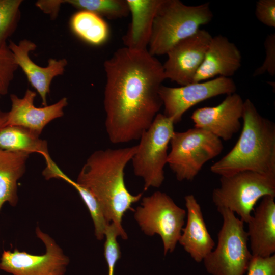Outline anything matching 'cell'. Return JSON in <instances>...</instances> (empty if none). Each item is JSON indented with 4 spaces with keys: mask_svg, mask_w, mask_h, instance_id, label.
<instances>
[{
    "mask_svg": "<svg viewBox=\"0 0 275 275\" xmlns=\"http://www.w3.org/2000/svg\"><path fill=\"white\" fill-rule=\"evenodd\" d=\"M105 127L113 144L139 140L163 105V65L148 49L119 48L104 63Z\"/></svg>",
    "mask_w": 275,
    "mask_h": 275,
    "instance_id": "1",
    "label": "cell"
},
{
    "mask_svg": "<svg viewBox=\"0 0 275 275\" xmlns=\"http://www.w3.org/2000/svg\"><path fill=\"white\" fill-rule=\"evenodd\" d=\"M18 67L8 45H0L1 96L7 94L10 83Z\"/></svg>",
    "mask_w": 275,
    "mask_h": 275,
    "instance_id": "26",
    "label": "cell"
},
{
    "mask_svg": "<svg viewBox=\"0 0 275 275\" xmlns=\"http://www.w3.org/2000/svg\"><path fill=\"white\" fill-rule=\"evenodd\" d=\"M0 97H1V96H0Z\"/></svg>",
    "mask_w": 275,
    "mask_h": 275,
    "instance_id": "32",
    "label": "cell"
},
{
    "mask_svg": "<svg viewBox=\"0 0 275 275\" xmlns=\"http://www.w3.org/2000/svg\"><path fill=\"white\" fill-rule=\"evenodd\" d=\"M8 47L11 51L15 61L25 74L31 86L39 94L43 106L47 105V96L53 79L63 74L68 64L66 59L57 60L50 58L46 67H41L30 57V52L37 48L36 44L26 39L16 43L10 41Z\"/></svg>",
    "mask_w": 275,
    "mask_h": 275,
    "instance_id": "14",
    "label": "cell"
},
{
    "mask_svg": "<svg viewBox=\"0 0 275 275\" xmlns=\"http://www.w3.org/2000/svg\"><path fill=\"white\" fill-rule=\"evenodd\" d=\"M246 275H275V255L267 257L253 256Z\"/></svg>",
    "mask_w": 275,
    "mask_h": 275,
    "instance_id": "28",
    "label": "cell"
},
{
    "mask_svg": "<svg viewBox=\"0 0 275 275\" xmlns=\"http://www.w3.org/2000/svg\"><path fill=\"white\" fill-rule=\"evenodd\" d=\"M170 144L167 163L179 181L193 180L203 166L219 155L224 148L221 139L196 127L174 131Z\"/></svg>",
    "mask_w": 275,
    "mask_h": 275,
    "instance_id": "8",
    "label": "cell"
},
{
    "mask_svg": "<svg viewBox=\"0 0 275 275\" xmlns=\"http://www.w3.org/2000/svg\"><path fill=\"white\" fill-rule=\"evenodd\" d=\"M266 196L275 197V174L243 171L221 176L220 186L212 193L217 208L237 213L247 223L257 201Z\"/></svg>",
    "mask_w": 275,
    "mask_h": 275,
    "instance_id": "6",
    "label": "cell"
},
{
    "mask_svg": "<svg viewBox=\"0 0 275 275\" xmlns=\"http://www.w3.org/2000/svg\"><path fill=\"white\" fill-rule=\"evenodd\" d=\"M7 112H3L0 109V130L7 125Z\"/></svg>",
    "mask_w": 275,
    "mask_h": 275,
    "instance_id": "31",
    "label": "cell"
},
{
    "mask_svg": "<svg viewBox=\"0 0 275 275\" xmlns=\"http://www.w3.org/2000/svg\"><path fill=\"white\" fill-rule=\"evenodd\" d=\"M29 156L0 148V210L6 202L13 207L17 204V182L25 172Z\"/></svg>",
    "mask_w": 275,
    "mask_h": 275,
    "instance_id": "20",
    "label": "cell"
},
{
    "mask_svg": "<svg viewBox=\"0 0 275 275\" xmlns=\"http://www.w3.org/2000/svg\"><path fill=\"white\" fill-rule=\"evenodd\" d=\"M73 32L86 42L94 45L104 43L109 35L107 23L99 15L89 11L79 10L71 17Z\"/></svg>",
    "mask_w": 275,
    "mask_h": 275,
    "instance_id": "22",
    "label": "cell"
},
{
    "mask_svg": "<svg viewBox=\"0 0 275 275\" xmlns=\"http://www.w3.org/2000/svg\"><path fill=\"white\" fill-rule=\"evenodd\" d=\"M174 124L172 119L158 113L139 139L131 161L134 174L144 180L145 191L150 187H159L164 181V168L167 164Z\"/></svg>",
    "mask_w": 275,
    "mask_h": 275,
    "instance_id": "7",
    "label": "cell"
},
{
    "mask_svg": "<svg viewBox=\"0 0 275 275\" xmlns=\"http://www.w3.org/2000/svg\"><path fill=\"white\" fill-rule=\"evenodd\" d=\"M22 0H0V45L15 31L18 24Z\"/></svg>",
    "mask_w": 275,
    "mask_h": 275,
    "instance_id": "25",
    "label": "cell"
},
{
    "mask_svg": "<svg viewBox=\"0 0 275 275\" xmlns=\"http://www.w3.org/2000/svg\"><path fill=\"white\" fill-rule=\"evenodd\" d=\"M265 49V58L262 65L254 72L253 76L256 77L269 73L271 76L275 75V34L268 35L264 42Z\"/></svg>",
    "mask_w": 275,
    "mask_h": 275,
    "instance_id": "27",
    "label": "cell"
},
{
    "mask_svg": "<svg viewBox=\"0 0 275 275\" xmlns=\"http://www.w3.org/2000/svg\"><path fill=\"white\" fill-rule=\"evenodd\" d=\"M62 179L72 185L78 193L90 213L94 226L95 235L96 238L99 240H102L104 238L105 232L109 224L105 218L101 205L88 190L72 180L66 174Z\"/></svg>",
    "mask_w": 275,
    "mask_h": 275,
    "instance_id": "24",
    "label": "cell"
},
{
    "mask_svg": "<svg viewBox=\"0 0 275 275\" xmlns=\"http://www.w3.org/2000/svg\"><path fill=\"white\" fill-rule=\"evenodd\" d=\"M212 37L208 31L199 30L175 44L166 54L168 59L162 64L166 79L181 86L193 83Z\"/></svg>",
    "mask_w": 275,
    "mask_h": 275,
    "instance_id": "12",
    "label": "cell"
},
{
    "mask_svg": "<svg viewBox=\"0 0 275 275\" xmlns=\"http://www.w3.org/2000/svg\"><path fill=\"white\" fill-rule=\"evenodd\" d=\"M217 209L223 224L216 248L203 260L205 269L211 275H244L252 257L244 222L229 210Z\"/></svg>",
    "mask_w": 275,
    "mask_h": 275,
    "instance_id": "5",
    "label": "cell"
},
{
    "mask_svg": "<svg viewBox=\"0 0 275 275\" xmlns=\"http://www.w3.org/2000/svg\"><path fill=\"white\" fill-rule=\"evenodd\" d=\"M64 3L110 19L122 18L130 14L126 0H64Z\"/></svg>",
    "mask_w": 275,
    "mask_h": 275,
    "instance_id": "23",
    "label": "cell"
},
{
    "mask_svg": "<svg viewBox=\"0 0 275 275\" xmlns=\"http://www.w3.org/2000/svg\"><path fill=\"white\" fill-rule=\"evenodd\" d=\"M242 131L234 147L210 167L221 176L243 171L275 174V124L261 116L249 99L244 101Z\"/></svg>",
    "mask_w": 275,
    "mask_h": 275,
    "instance_id": "3",
    "label": "cell"
},
{
    "mask_svg": "<svg viewBox=\"0 0 275 275\" xmlns=\"http://www.w3.org/2000/svg\"><path fill=\"white\" fill-rule=\"evenodd\" d=\"M35 233L45 246L44 254L33 255L17 249L4 250L0 259V269L12 275H65L69 257L55 240L39 227Z\"/></svg>",
    "mask_w": 275,
    "mask_h": 275,
    "instance_id": "10",
    "label": "cell"
},
{
    "mask_svg": "<svg viewBox=\"0 0 275 275\" xmlns=\"http://www.w3.org/2000/svg\"><path fill=\"white\" fill-rule=\"evenodd\" d=\"M244 101L236 93L228 95L218 105L196 109L191 116L195 127L221 140H230L241 128Z\"/></svg>",
    "mask_w": 275,
    "mask_h": 275,
    "instance_id": "13",
    "label": "cell"
},
{
    "mask_svg": "<svg viewBox=\"0 0 275 275\" xmlns=\"http://www.w3.org/2000/svg\"><path fill=\"white\" fill-rule=\"evenodd\" d=\"M255 15L264 25L275 28V1L259 0L256 2Z\"/></svg>",
    "mask_w": 275,
    "mask_h": 275,
    "instance_id": "29",
    "label": "cell"
},
{
    "mask_svg": "<svg viewBox=\"0 0 275 275\" xmlns=\"http://www.w3.org/2000/svg\"><path fill=\"white\" fill-rule=\"evenodd\" d=\"M162 0H126L131 21L122 38L125 47L148 49L153 23Z\"/></svg>",
    "mask_w": 275,
    "mask_h": 275,
    "instance_id": "19",
    "label": "cell"
},
{
    "mask_svg": "<svg viewBox=\"0 0 275 275\" xmlns=\"http://www.w3.org/2000/svg\"><path fill=\"white\" fill-rule=\"evenodd\" d=\"M36 95L30 89L26 90L22 98L10 95L11 108L7 112V125L23 127L40 136L48 123L64 115V109L68 105L66 97L51 105L37 107L34 104Z\"/></svg>",
    "mask_w": 275,
    "mask_h": 275,
    "instance_id": "15",
    "label": "cell"
},
{
    "mask_svg": "<svg viewBox=\"0 0 275 275\" xmlns=\"http://www.w3.org/2000/svg\"><path fill=\"white\" fill-rule=\"evenodd\" d=\"M137 150V145L117 149L108 148L93 152L77 176L76 182L88 190L101 206L108 224H114L119 236L127 239L122 219L131 206L139 201L142 193L134 195L127 189L124 170Z\"/></svg>",
    "mask_w": 275,
    "mask_h": 275,
    "instance_id": "2",
    "label": "cell"
},
{
    "mask_svg": "<svg viewBox=\"0 0 275 275\" xmlns=\"http://www.w3.org/2000/svg\"><path fill=\"white\" fill-rule=\"evenodd\" d=\"M134 211V218L142 230L148 236L159 235L164 254L173 252L180 237L186 215L167 194L156 191L144 197Z\"/></svg>",
    "mask_w": 275,
    "mask_h": 275,
    "instance_id": "9",
    "label": "cell"
},
{
    "mask_svg": "<svg viewBox=\"0 0 275 275\" xmlns=\"http://www.w3.org/2000/svg\"><path fill=\"white\" fill-rule=\"evenodd\" d=\"M23 127L6 125L0 130V148L11 151L21 152L31 154L38 153L44 156L46 167L56 163L51 158L46 141Z\"/></svg>",
    "mask_w": 275,
    "mask_h": 275,
    "instance_id": "21",
    "label": "cell"
},
{
    "mask_svg": "<svg viewBox=\"0 0 275 275\" xmlns=\"http://www.w3.org/2000/svg\"><path fill=\"white\" fill-rule=\"evenodd\" d=\"M212 18L209 3L188 6L179 0H162L154 18L148 52L154 57L166 54Z\"/></svg>",
    "mask_w": 275,
    "mask_h": 275,
    "instance_id": "4",
    "label": "cell"
},
{
    "mask_svg": "<svg viewBox=\"0 0 275 275\" xmlns=\"http://www.w3.org/2000/svg\"><path fill=\"white\" fill-rule=\"evenodd\" d=\"M236 89L231 78L218 76L180 87L162 85L159 95L164 106L163 114L172 119L175 124L181 121L187 110L199 102L218 95L236 93Z\"/></svg>",
    "mask_w": 275,
    "mask_h": 275,
    "instance_id": "11",
    "label": "cell"
},
{
    "mask_svg": "<svg viewBox=\"0 0 275 275\" xmlns=\"http://www.w3.org/2000/svg\"><path fill=\"white\" fill-rule=\"evenodd\" d=\"M241 61V53L234 43L222 35L212 37L193 82L209 80L217 75L229 78L240 68Z\"/></svg>",
    "mask_w": 275,
    "mask_h": 275,
    "instance_id": "16",
    "label": "cell"
},
{
    "mask_svg": "<svg viewBox=\"0 0 275 275\" xmlns=\"http://www.w3.org/2000/svg\"><path fill=\"white\" fill-rule=\"evenodd\" d=\"M187 209V223L182 229L178 242L197 262L204 260L215 246V242L206 226L201 207L195 196L185 198Z\"/></svg>",
    "mask_w": 275,
    "mask_h": 275,
    "instance_id": "18",
    "label": "cell"
},
{
    "mask_svg": "<svg viewBox=\"0 0 275 275\" xmlns=\"http://www.w3.org/2000/svg\"><path fill=\"white\" fill-rule=\"evenodd\" d=\"M64 4V0H40L38 1L35 5L43 12L54 19L58 15L61 5Z\"/></svg>",
    "mask_w": 275,
    "mask_h": 275,
    "instance_id": "30",
    "label": "cell"
},
{
    "mask_svg": "<svg viewBox=\"0 0 275 275\" xmlns=\"http://www.w3.org/2000/svg\"><path fill=\"white\" fill-rule=\"evenodd\" d=\"M274 196L262 198L247 223L248 238L253 256L267 257L275 253V202Z\"/></svg>",
    "mask_w": 275,
    "mask_h": 275,
    "instance_id": "17",
    "label": "cell"
}]
</instances>
